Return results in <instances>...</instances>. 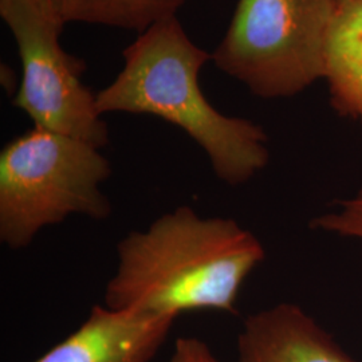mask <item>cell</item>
<instances>
[{
    "mask_svg": "<svg viewBox=\"0 0 362 362\" xmlns=\"http://www.w3.org/2000/svg\"><path fill=\"white\" fill-rule=\"evenodd\" d=\"M117 254L105 306L179 317L208 309L235 314L240 287L264 248L235 220L202 218L181 206L127 235Z\"/></svg>",
    "mask_w": 362,
    "mask_h": 362,
    "instance_id": "cell-1",
    "label": "cell"
},
{
    "mask_svg": "<svg viewBox=\"0 0 362 362\" xmlns=\"http://www.w3.org/2000/svg\"><path fill=\"white\" fill-rule=\"evenodd\" d=\"M125 65L97 93L100 113L151 115L184 130L207 153L220 180L240 185L269 163L267 134L262 127L221 115L199 83L212 54L196 46L177 16L139 35L122 52Z\"/></svg>",
    "mask_w": 362,
    "mask_h": 362,
    "instance_id": "cell-2",
    "label": "cell"
},
{
    "mask_svg": "<svg viewBox=\"0 0 362 362\" xmlns=\"http://www.w3.org/2000/svg\"><path fill=\"white\" fill-rule=\"evenodd\" d=\"M110 175L101 149L85 141L35 127L13 139L0 153L1 243L22 250L71 215L109 218L101 184Z\"/></svg>",
    "mask_w": 362,
    "mask_h": 362,
    "instance_id": "cell-3",
    "label": "cell"
},
{
    "mask_svg": "<svg viewBox=\"0 0 362 362\" xmlns=\"http://www.w3.org/2000/svg\"><path fill=\"white\" fill-rule=\"evenodd\" d=\"M336 0H239L212 62L254 95L288 98L324 79Z\"/></svg>",
    "mask_w": 362,
    "mask_h": 362,
    "instance_id": "cell-4",
    "label": "cell"
},
{
    "mask_svg": "<svg viewBox=\"0 0 362 362\" xmlns=\"http://www.w3.org/2000/svg\"><path fill=\"white\" fill-rule=\"evenodd\" d=\"M22 61V81L13 94L35 128L50 130L103 149L109 129L93 94L82 82L86 64L62 49V21L35 0H0Z\"/></svg>",
    "mask_w": 362,
    "mask_h": 362,
    "instance_id": "cell-5",
    "label": "cell"
},
{
    "mask_svg": "<svg viewBox=\"0 0 362 362\" xmlns=\"http://www.w3.org/2000/svg\"><path fill=\"white\" fill-rule=\"evenodd\" d=\"M176 318L94 306L77 332L34 362H151Z\"/></svg>",
    "mask_w": 362,
    "mask_h": 362,
    "instance_id": "cell-6",
    "label": "cell"
},
{
    "mask_svg": "<svg viewBox=\"0 0 362 362\" xmlns=\"http://www.w3.org/2000/svg\"><path fill=\"white\" fill-rule=\"evenodd\" d=\"M238 351V362H354L293 303L250 315Z\"/></svg>",
    "mask_w": 362,
    "mask_h": 362,
    "instance_id": "cell-7",
    "label": "cell"
},
{
    "mask_svg": "<svg viewBox=\"0 0 362 362\" xmlns=\"http://www.w3.org/2000/svg\"><path fill=\"white\" fill-rule=\"evenodd\" d=\"M324 79L337 113L362 125V0H350L337 8Z\"/></svg>",
    "mask_w": 362,
    "mask_h": 362,
    "instance_id": "cell-8",
    "label": "cell"
},
{
    "mask_svg": "<svg viewBox=\"0 0 362 362\" xmlns=\"http://www.w3.org/2000/svg\"><path fill=\"white\" fill-rule=\"evenodd\" d=\"M187 0H50L62 23L118 27L143 34L176 16Z\"/></svg>",
    "mask_w": 362,
    "mask_h": 362,
    "instance_id": "cell-9",
    "label": "cell"
},
{
    "mask_svg": "<svg viewBox=\"0 0 362 362\" xmlns=\"http://www.w3.org/2000/svg\"><path fill=\"white\" fill-rule=\"evenodd\" d=\"M341 204L339 212L327 214L313 220L311 228L362 239V187L354 197Z\"/></svg>",
    "mask_w": 362,
    "mask_h": 362,
    "instance_id": "cell-10",
    "label": "cell"
},
{
    "mask_svg": "<svg viewBox=\"0 0 362 362\" xmlns=\"http://www.w3.org/2000/svg\"><path fill=\"white\" fill-rule=\"evenodd\" d=\"M167 362H220L207 344L194 337H181Z\"/></svg>",
    "mask_w": 362,
    "mask_h": 362,
    "instance_id": "cell-11",
    "label": "cell"
},
{
    "mask_svg": "<svg viewBox=\"0 0 362 362\" xmlns=\"http://www.w3.org/2000/svg\"><path fill=\"white\" fill-rule=\"evenodd\" d=\"M35 1H37L38 4H40L42 7H45V8H47V10H52L50 0H35Z\"/></svg>",
    "mask_w": 362,
    "mask_h": 362,
    "instance_id": "cell-12",
    "label": "cell"
},
{
    "mask_svg": "<svg viewBox=\"0 0 362 362\" xmlns=\"http://www.w3.org/2000/svg\"><path fill=\"white\" fill-rule=\"evenodd\" d=\"M346 1H350V0H336V3L338 4V6H341V4L346 3Z\"/></svg>",
    "mask_w": 362,
    "mask_h": 362,
    "instance_id": "cell-13",
    "label": "cell"
}]
</instances>
